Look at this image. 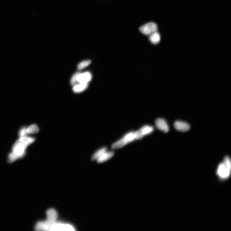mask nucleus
Instances as JSON below:
<instances>
[{"label": "nucleus", "mask_w": 231, "mask_h": 231, "mask_svg": "<svg viewBox=\"0 0 231 231\" xmlns=\"http://www.w3.org/2000/svg\"><path fill=\"white\" fill-rule=\"evenodd\" d=\"M47 220L44 222L37 223L35 229L37 231H50L52 226L57 222L58 214L54 209H50L47 211Z\"/></svg>", "instance_id": "f257e3e1"}, {"label": "nucleus", "mask_w": 231, "mask_h": 231, "mask_svg": "<svg viewBox=\"0 0 231 231\" xmlns=\"http://www.w3.org/2000/svg\"><path fill=\"white\" fill-rule=\"evenodd\" d=\"M33 142V139L31 137L27 136L21 137L14 144L12 148V152L18 159L21 158L25 154L27 147L32 144Z\"/></svg>", "instance_id": "f03ea898"}, {"label": "nucleus", "mask_w": 231, "mask_h": 231, "mask_svg": "<svg viewBox=\"0 0 231 231\" xmlns=\"http://www.w3.org/2000/svg\"><path fill=\"white\" fill-rule=\"evenodd\" d=\"M231 163L230 158L228 156L225 158L224 162L218 166L217 174L219 178L222 179H227L230 174Z\"/></svg>", "instance_id": "7ed1b4c3"}, {"label": "nucleus", "mask_w": 231, "mask_h": 231, "mask_svg": "<svg viewBox=\"0 0 231 231\" xmlns=\"http://www.w3.org/2000/svg\"><path fill=\"white\" fill-rule=\"evenodd\" d=\"M158 27L156 23L153 22H150L141 26L139 30L141 33L144 35H150L157 31Z\"/></svg>", "instance_id": "20e7f679"}, {"label": "nucleus", "mask_w": 231, "mask_h": 231, "mask_svg": "<svg viewBox=\"0 0 231 231\" xmlns=\"http://www.w3.org/2000/svg\"><path fill=\"white\" fill-rule=\"evenodd\" d=\"M75 229L72 225L69 224L56 222L51 229L50 231H74Z\"/></svg>", "instance_id": "39448f33"}, {"label": "nucleus", "mask_w": 231, "mask_h": 231, "mask_svg": "<svg viewBox=\"0 0 231 231\" xmlns=\"http://www.w3.org/2000/svg\"><path fill=\"white\" fill-rule=\"evenodd\" d=\"M156 126L159 130L165 133L169 131V128L166 121L164 119L159 118L157 119L155 122Z\"/></svg>", "instance_id": "423d86ee"}, {"label": "nucleus", "mask_w": 231, "mask_h": 231, "mask_svg": "<svg viewBox=\"0 0 231 231\" xmlns=\"http://www.w3.org/2000/svg\"><path fill=\"white\" fill-rule=\"evenodd\" d=\"M92 75L90 73L86 72L83 73H79L77 76V80L78 83H88L92 79Z\"/></svg>", "instance_id": "0eeeda50"}, {"label": "nucleus", "mask_w": 231, "mask_h": 231, "mask_svg": "<svg viewBox=\"0 0 231 231\" xmlns=\"http://www.w3.org/2000/svg\"><path fill=\"white\" fill-rule=\"evenodd\" d=\"M174 126L176 130L182 132L187 131L190 129V125L188 124L180 121H176Z\"/></svg>", "instance_id": "6e6552de"}, {"label": "nucleus", "mask_w": 231, "mask_h": 231, "mask_svg": "<svg viewBox=\"0 0 231 231\" xmlns=\"http://www.w3.org/2000/svg\"><path fill=\"white\" fill-rule=\"evenodd\" d=\"M114 155V153L112 152L106 151L97 160V162L98 163L106 162L112 158Z\"/></svg>", "instance_id": "1a4fd4ad"}, {"label": "nucleus", "mask_w": 231, "mask_h": 231, "mask_svg": "<svg viewBox=\"0 0 231 231\" xmlns=\"http://www.w3.org/2000/svg\"><path fill=\"white\" fill-rule=\"evenodd\" d=\"M88 83H80L74 85L73 88V91L75 93H80L83 92L88 87Z\"/></svg>", "instance_id": "9d476101"}, {"label": "nucleus", "mask_w": 231, "mask_h": 231, "mask_svg": "<svg viewBox=\"0 0 231 231\" xmlns=\"http://www.w3.org/2000/svg\"><path fill=\"white\" fill-rule=\"evenodd\" d=\"M160 36L159 33L156 32L149 35V40L152 44H158L160 40Z\"/></svg>", "instance_id": "9b49d317"}, {"label": "nucleus", "mask_w": 231, "mask_h": 231, "mask_svg": "<svg viewBox=\"0 0 231 231\" xmlns=\"http://www.w3.org/2000/svg\"><path fill=\"white\" fill-rule=\"evenodd\" d=\"M128 143L126 140L123 138L113 144L112 146V148L113 149H117L122 148L125 146Z\"/></svg>", "instance_id": "f8f14e48"}, {"label": "nucleus", "mask_w": 231, "mask_h": 231, "mask_svg": "<svg viewBox=\"0 0 231 231\" xmlns=\"http://www.w3.org/2000/svg\"><path fill=\"white\" fill-rule=\"evenodd\" d=\"M106 151L107 148L106 147H104L101 149L97 151L93 154L92 157V160H97Z\"/></svg>", "instance_id": "ddd939ff"}, {"label": "nucleus", "mask_w": 231, "mask_h": 231, "mask_svg": "<svg viewBox=\"0 0 231 231\" xmlns=\"http://www.w3.org/2000/svg\"><path fill=\"white\" fill-rule=\"evenodd\" d=\"M26 131L27 134H36L39 132V128L36 125H32L27 128Z\"/></svg>", "instance_id": "4468645a"}, {"label": "nucleus", "mask_w": 231, "mask_h": 231, "mask_svg": "<svg viewBox=\"0 0 231 231\" xmlns=\"http://www.w3.org/2000/svg\"><path fill=\"white\" fill-rule=\"evenodd\" d=\"M144 136L151 134L154 130L153 127L151 126H145L141 128L140 130Z\"/></svg>", "instance_id": "2eb2a0df"}, {"label": "nucleus", "mask_w": 231, "mask_h": 231, "mask_svg": "<svg viewBox=\"0 0 231 231\" xmlns=\"http://www.w3.org/2000/svg\"><path fill=\"white\" fill-rule=\"evenodd\" d=\"M124 138L128 143L133 141L136 139L135 133L133 132L129 133L124 136Z\"/></svg>", "instance_id": "dca6fc26"}, {"label": "nucleus", "mask_w": 231, "mask_h": 231, "mask_svg": "<svg viewBox=\"0 0 231 231\" xmlns=\"http://www.w3.org/2000/svg\"><path fill=\"white\" fill-rule=\"evenodd\" d=\"M91 61L90 60H87L83 61L80 63L77 66V68L78 69L81 70L87 67L91 64Z\"/></svg>", "instance_id": "f3484780"}, {"label": "nucleus", "mask_w": 231, "mask_h": 231, "mask_svg": "<svg viewBox=\"0 0 231 231\" xmlns=\"http://www.w3.org/2000/svg\"><path fill=\"white\" fill-rule=\"evenodd\" d=\"M79 73V72L77 73L74 74V75L72 77L71 79V81H70V83H71V84L72 85H75L77 83V76Z\"/></svg>", "instance_id": "a211bd4d"}, {"label": "nucleus", "mask_w": 231, "mask_h": 231, "mask_svg": "<svg viewBox=\"0 0 231 231\" xmlns=\"http://www.w3.org/2000/svg\"><path fill=\"white\" fill-rule=\"evenodd\" d=\"M134 133L135 136V138L136 139H142L144 136L141 131L140 130L137 131Z\"/></svg>", "instance_id": "6ab92c4d"}, {"label": "nucleus", "mask_w": 231, "mask_h": 231, "mask_svg": "<svg viewBox=\"0 0 231 231\" xmlns=\"http://www.w3.org/2000/svg\"><path fill=\"white\" fill-rule=\"evenodd\" d=\"M26 130L27 128H23L21 129L19 133L20 136L21 137L26 136V135L27 134Z\"/></svg>", "instance_id": "aec40b11"}]
</instances>
